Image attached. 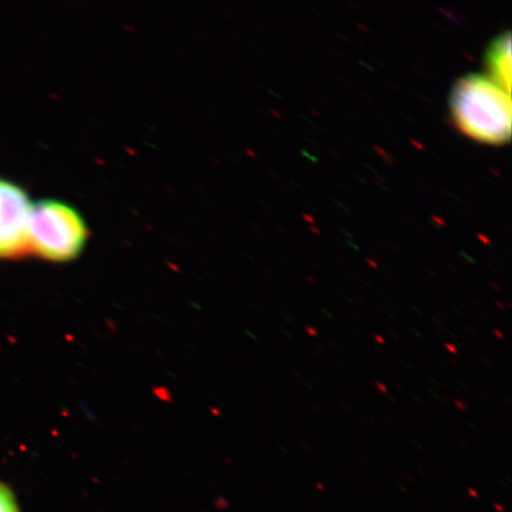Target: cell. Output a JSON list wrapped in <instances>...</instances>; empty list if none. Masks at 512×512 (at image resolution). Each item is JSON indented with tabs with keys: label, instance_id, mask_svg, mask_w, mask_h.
<instances>
[{
	"label": "cell",
	"instance_id": "obj_2",
	"mask_svg": "<svg viewBox=\"0 0 512 512\" xmlns=\"http://www.w3.org/2000/svg\"><path fill=\"white\" fill-rule=\"evenodd\" d=\"M87 238L85 220L69 204L55 200L32 204L29 251L46 260L66 262L82 252Z\"/></svg>",
	"mask_w": 512,
	"mask_h": 512
},
{
	"label": "cell",
	"instance_id": "obj_4",
	"mask_svg": "<svg viewBox=\"0 0 512 512\" xmlns=\"http://www.w3.org/2000/svg\"><path fill=\"white\" fill-rule=\"evenodd\" d=\"M486 62L491 73V80L504 89L511 91V38L509 32L499 36L486 55Z\"/></svg>",
	"mask_w": 512,
	"mask_h": 512
},
{
	"label": "cell",
	"instance_id": "obj_5",
	"mask_svg": "<svg viewBox=\"0 0 512 512\" xmlns=\"http://www.w3.org/2000/svg\"><path fill=\"white\" fill-rule=\"evenodd\" d=\"M0 512H21L19 511L15 495L2 482H0Z\"/></svg>",
	"mask_w": 512,
	"mask_h": 512
},
{
	"label": "cell",
	"instance_id": "obj_1",
	"mask_svg": "<svg viewBox=\"0 0 512 512\" xmlns=\"http://www.w3.org/2000/svg\"><path fill=\"white\" fill-rule=\"evenodd\" d=\"M451 111L460 130L478 142H508L510 93L486 76L473 74L458 80L451 94Z\"/></svg>",
	"mask_w": 512,
	"mask_h": 512
},
{
	"label": "cell",
	"instance_id": "obj_3",
	"mask_svg": "<svg viewBox=\"0 0 512 512\" xmlns=\"http://www.w3.org/2000/svg\"><path fill=\"white\" fill-rule=\"evenodd\" d=\"M31 207L24 189L0 178V259L29 252Z\"/></svg>",
	"mask_w": 512,
	"mask_h": 512
}]
</instances>
